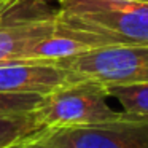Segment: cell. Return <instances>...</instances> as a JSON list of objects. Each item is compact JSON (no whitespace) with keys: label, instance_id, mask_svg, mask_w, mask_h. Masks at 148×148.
Returning a JSON list of instances; mask_svg holds the SVG:
<instances>
[{"label":"cell","instance_id":"8","mask_svg":"<svg viewBox=\"0 0 148 148\" xmlns=\"http://www.w3.org/2000/svg\"><path fill=\"white\" fill-rule=\"evenodd\" d=\"M89 49H92L89 43L56 32L54 35L38 42L30 49L29 61H59Z\"/></svg>","mask_w":148,"mask_h":148},{"label":"cell","instance_id":"10","mask_svg":"<svg viewBox=\"0 0 148 148\" xmlns=\"http://www.w3.org/2000/svg\"><path fill=\"white\" fill-rule=\"evenodd\" d=\"M43 96L30 92H0V115L27 113L37 110Z\"/></svg>","mask_w":148,"mask_h":148},{"label":"cell","instance_id":"1","mask_svg":"<svg viewBox=\"0 0 148 148\" xmlns=\"http://www.w3.org/2000/svg\"><path fill=\"white\" fill-rule=\"evenodd\" d=\"M56 23L102 35L116 45H148V2L58 0Z\"/></svg>","mask_w":148,"mask_h":148},{"label":"cell","instance_id":"13","mask_svg":"<svg viewBox=\"0 0 148 148\" xmlns=\"http://www.w3.org/2000/svg\"><path fill=\"white\" fill-rule=\"evenodd\" d=\"M29 143H32V142H29ZM29 143H21V145H18V147H14V148H24L26 145H29Z\"/></svg>","mask_w":148,"mask_h":148},{"label":"cell","instance_id":"9","mask_svg":"<svg viewBox=\"0 0 148 148\" xmlns=\"http://www.w3.org/2000/svg\"><path fill=\"white\" fill-rule=\"evenodd\" d=\"M108 97H115L124 112L135 116H148V83L107 86Z\"/></svg>","mask_w":148,"mask_h":148},{"label":"cell","instance_id":"3","mask_svg":"<svg viewBox=\"0 0 148 148\" xmlns=\"http://www.w3.org/2000/svg\"><path fill=\"white\" fill-rule=\"evenodd\" d=\"M70 80L102 86L148 83V45H110L54 61Z\"/></svg>","mask_w":148,"mask_h":148},{"label":"cell","instance_id":"7","mask_svg":"<svg viewBox=\"0 0 148 148\" xmlns=\"http://www.w3.org/2000/svg\"><path fill=\"white\" fill-rule=\"evenodd\" d=\"M49 129L42 124L35 110L27 113L0 115V148H14L38 140Z\"/></svg>","mask_w":148,"mask_h":148},{"label":"cell","instance_id":"12","mask_svg":"<svg viewBox=\"0 0 148 148\" xmlns=\"http://www.w3.org/2000/svg\"><path fill=\"white\" fill-rule=\"evenodd\" d=\"M24 148H48V147H45V145H40V143H37V140H35V142H32V143L26 145Z\"/></svg>","mask_w":148,"mask_h":148},{"label":"cell","instance_id":"6","mask_svg":"<svg viewBox=\"0 0 148 148\" xmlns=\"http://www.w3.org/2000/svg\"><path fill=\"white\" fill-rule=\"evenodd\" d=\"M56 34V11L43 16L7 21L0 26V65L29 61V53L38 42Z\"/></svg>","mask_w":148,"mask_h":148},{"label":"cell","instance_id":"4","mask_svg":"<svg viewBox=\"0 0 148 148\" xmlns=\"http://www.w3.org/2000/svg\"><path fill=\"white\" fill-rule=\"evenodd\" d=\"M37 143L48 148H148V116L105 124L51 129Z\"/></svg>","mask_w":148,"mask_h":148},{"label":"cell","instance_id":"2","mask_svg":"<svg viewBox=\"0 0 148 148\" xmlns=\"http://www.w3.org/2000/svg\"><path fill=\"white\" fill-rule=\"evenodd\" d=\"M107 88L102 84L89 80H69L45 94L35 113L49 131L143 118L124 110H113L107 103Z\"/></svg>","mask_w":148,"mask_h":148},{"label":"cell","instance_id":"14","mask_svg":"<svg viewBox=\"0 0 148 148\" xmlns=\"http://www.w3.org/2000/svg\"><path fill=\"white\" fill-rule=\"evenodd\" d=\"M134 2H148V0H134Z\"/></svg>","mask_w":148,"mask_h":148},{"label":"cell","instance_id":"5","mask_svg":"<svg viewBox=\"0 0 148 148\" xmlns=\"http://www.w3.org/2000/svg\"><path fill=\"white\" fill-rule=\"evenodd\" d=\"M70 80L54 61H16L0 65V92H51Z\"/></svg>","mask_w":148,"mask_h":148},{"label":"cell","instance_id":"11","mask_svg":"<svg viewBox=\"0 0 148 148\" xmlns=\"http://www.w3.org/2000/svg\"><path fill=\"white\" fill-rule=\"evenodd\" d=\"M16 2L18 0H0V26H2V23L5 21V16H7L8 10H10Z\"/></svg>","mask_w":148,"mask_h":148}]
</instances>
